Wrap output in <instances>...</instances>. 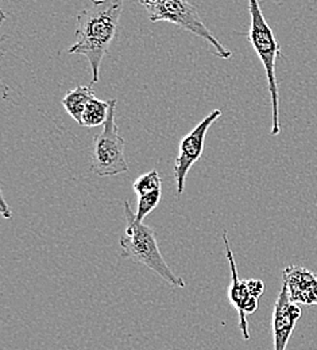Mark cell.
<instances>
[{
  "label": "cell",
  "mask_w": 317,
  "mask_h": 350,
  "mask_svg": "<svg viewBox=\"0 0 317 350\" xmlns=\"http://www.w3.org/2000/svg\"><path fill=\"white\" fill-rule=\"evenodd\" d=\"M123 11V0H92L91 4L77 14L76 42L69 54L84 55L92 70L91 85L100 80V65L118 34Z\"/></svg>",
  "instance_id": "1"
},
{
  "label": "cell",
  "mask_w": 317,
  "mask_h": 350,
  "mask_svg": "<svg viewBox=\"0 0 317 350\" xmlns=\"http://www.w3.org/2000/svg\"><path fill=\"white\" fill-rule=\"evenodd\" d=\"M125 215L126 230L123 237L119 240L122 256L147 267L172 287L183 288L186 286L183 279L176 275L168 262H165L154 230L146 224L136 221V213L127 201H125Z\"/></svg>",
  "instance_id": "2"
},
{
  "label": "cell",
  "mask_w": 317,
  "mask_h": 350,
  "mask_svg": "<svg viewBox=\"0 0 317 350\" xmlns=\"http://www.w3.org/2000/svg\"><path fill=\"white\" fill-rule=\"evenodd\" d=\"M249 11L251 18L250 31L244 34L251 46L254 47L258 58L261 59L268 79L269 92L272 97V135H278L281 132L279 124V93L275 77V61L281 55V44L275 40L272 27L266 22L259 0H249Z\"/></svg>",
  "instance_id": "3"
},
{
  "label": "cell",
  "mask_w": 317,
  "mask_h": 350,
  "mask_svg": "<svg viewBox=\"0 0 317 350\" xmlns=\"http://www.w3.org/2000/svg\"><path fill=\"white\" fill-rule=\"evenodd\" d=\"M149 14V19L151 22H169L177 25L188 33L204 40L207 44H211L216 55L229 59L232 57L231 50L211 33V30L205 26L203 19L199 15L197 8L190 4L188 0H136Z\"/></svg>",
  "instance_id": "4"
},
{
  "label": "cell",
  "mask_w": 317,
  "mask_h": 350,
  "mask_svg": "<svg viewBox=\"0 0 317 350\" xmlns=\"http://www.w3.org/2000/svg\"><path fill=\"white\" fill-rule=\"evenodd\" d=\"M118 100H111L110 113L101 132L93 139L91 172L99 176H112L129 170L125 157V139L119 135L115 123V108Z\"/></svg>",
  "instance_id": "5"
},
{
  "label": "cell",
  "mask_w": 317,
  "mask_h": 350,
  "mask_svg": "<svg viewBox=\"0 0 317 350\" xmlns=\"http://www.w3.org/2000/svg\"><path fill=\"white\" fill-rule=\"evenodd\" d=\"M220 116H222V111L214 109L192 131L182 137L179 146V155L176 158L175 169H173L176 186H177V196H181L183 193L186 175L192 169V166L203 155L207 132Z\"/></svg>",
  "instance_id": "6"
},
{
  "label": "cell",
  "mask_w": 317,
  "mask_h": 350,
  "mask_svg": "<svg viewBox=\"0 0 317 350\" xmlns=\"http://www.w3.org/2000/svg\"><path fill=\"white\" fill-rule=\"evenodd\" d=\"M301 317V308L292 302L286 286L282 283L281 291L275 299L272 311V336L274 350H286L288 342Z\"/></svg>",
  "instance_id": "7"
},
{
  "label": "cell",
  "mask_w": 317,
  "mask_h": 350,
  "mask_svg": "<svg viewBox=\"0 0 317 350\" xmlns=\"http://www.w3.org/2000/svg\"><path fill=\"white\" fill-rule=\"evenodd\" d=\"M282 283L294 304L317 306V276L307 268L288 265L282 271Z\"/></svg>",
  "instance_id": "8"
},
{
  "label": "cell",
  "mask_w": 317,
  "mask_h": 350,
  "mask_svg": "<svg viewBox=\"0 0 317 350\" xmlns=\"http://www.w3.org/2000/svg\"><path fill=\"white\" fill-rule=\"evenodd\" d=\"M223 241H225V248H226L227 260L229 262L231 267V286L228 290V299L231 302V305L236 308L238 315H239V329L242 332L243 338L247 341L250 340V334H249V326H247V321H246V307L249 305V302L255 298L251 297L250 291H249V286H247V280H240L238 276V269H236V262L233 259V254L229 245V240H228V234L227 230H223Z\"/></svg>",
  "instance_id": "9"
},
{
  "label": "cell",
  "mask_w": 317,
  "mask_h": 350,
  "mask_svg": "<svg viewBox=\"0 0 317 350\" xmlns=\"http://www.w3.org/2000/svg\"><path fill=\"white\" fill-rule=\"evenodd\" d=\"M93 97H94L93 85H88V87L79 85V87L69 90L62 97V105H64L65 111L72 116V119L80 124L83 113L86 111V107Z\"/></svg>",
  "instance_id": "10"
},
{
  "label": "cell",
  "mask_w": 317,
  "mask_h": 350,
  "mask_svg": "<svg viewBox=\"0 0 317 350\" xmlns=\"http://www.w3.org/2000/svg\"><path fill=\"white\" fill-rule=\"evenodd\" d=\"M110 107H111V100L103 101L97 97H93L86 107L80 126L84 129H96V127L104 126L108 119Z\"/></svg>",
  "instance_id": "11"
},
{
  "label": "cell",
  "mask_w": 317,
  "mask_h": 350,
  "mask_svg": "<svg viewBox=\"0 0 317 350\" xmlns=\"http://www.w3.org/2000/svg\"><path fill=\"white\" fill-rule=\"evenodd\" d=\"M161 187H162V179L157 170H151L146 174L138 176L133 183V189L136 193V197L161 190Z\"/></svg>",
  "instance_id": "12"
},
{
  "label": "cell",
  "mask_w": 317,
  "mask_h": 350,
  "mask_svg": "<svg viewBox=\"0 0 317 350\" xmlns=\"http://www.w3.org/2000/svg\"><path fill=\"white\" fill-rule=\"evenodd\" d=\"M161 197L162 193L161 190L149 193V194H143V196H138V202H136V219L139 222H143L144 217L153 212L161 202Z\"/></svg>",
  "instance_id": "13"
},
{
  "label": "cell",
  "mask_w": 317,
  "mask_h": 350,
  "mask_svg": "<svg viewBox=\"0 0 317 350\" xmlns=\"http://www.w3.org/2000/svg\"><path fill=\"white\" fill-rule=\"evenodd\" d=\"M247 286H249V291L251 294V297H255V298H261V295L264 294L265 291V284L262 280L259 279H247Z\"/></svg>",
  "instance_id": "14"
},
{
  "label": "cell",
  "mask_w": 317,
  "mask_h": 350,
  "mask_svg": "<svg viewBox=\"0 0 317 350\" xmlns=\"http://www.w3.org/2000/svg\"><path fill=\"white\" fill-rule=\"evenodd\" d=\"M0 197H1V213H3V217L4 219H11L12 217V212H11V209H8L7 202H5L4 196H3L1 191H0Z\"/></svg>",
  "instance_id": "15"
},
{
  "label": "cell",
  "mask_w": 317,
  "mask_h": 350,
  "mask_svg": "<svg viewBox=\"0 0 317 350\" xmlns=\"http://www.w3.org/2000/svg\"><path fill=\"white\" fill-rule=\"evenodd\" d=\"M90 1H92V0H90Z\"/></svg>",
  "instance_id": "16"
}]
</instances>
